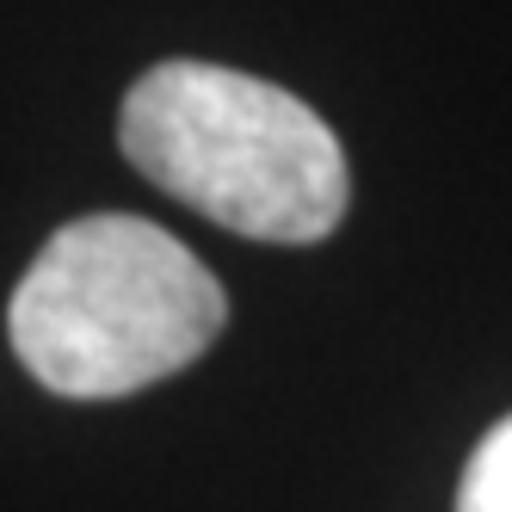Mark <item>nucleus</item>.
<instances>
[{"label": "nucleus", "mask_w": 512, "mask_h": 512, "mask_svg": "<svg viewBox=\"0 0 512 512\" xmlns=\"http://www.w3.org/2000/svg\"><path fill=\"white\" fill-rule=\"evenodd\" d=\"M223 284L167 229L124 210L75 216L25 266L7 334L44 389L68 401L136 395L223 334Z\"/></svg>", "instance_id": "obj_1"}, {"label": "nucleus", "mask_w": 512, "mask_h": 512, "mask_svg": "<svg viewBox=\"0 0 512 512\" xmlns=\"http://www.w3.org/2000/svg\"><path fill=\"white\" fill-rule=\"evenodd\" d=\"M118 142L142 179L253 241L309 247L346 216V155L297 93L216 62H161L124 93Z\"/></svg>", "instance_id": "obj_2"}, {"label": "nucleus", "mask_w": 512, "mask_h": 512, "mask_svg": "<svg viewBox=\"0 0 512 512\" xmlns=\"http://www.w3.org/2000/svg\"><path fill=\"white\" fill-rule=\"evenodd\" d=\"M457 512H512V414L475 445L457 488Z\"/></svg>", "instance_id": "obj_3"}]
</instances>
